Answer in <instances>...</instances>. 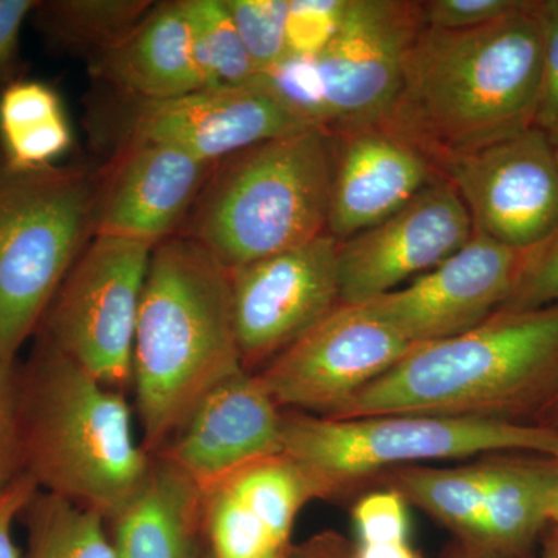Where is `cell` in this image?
<instances>
[{"mask_svg": "<svg viewBox=\"0 0 558 558\" xmlns=\"http://www.w3.org/2000/svg\"><path fill=\"white\" fill-rule=\"evenodd\" d=\"M542 0L470 31L425 27L379 126L440 165L534 126L542 89Z\"/></svg>", "mask_w": 558, "mask_h": 558, "instance_id": "cell-1", "label": "cell"}, {"mask_svg": "<svg viewBox=\"0 0 558 558\" xmlns=\"http://www.w3.org/2000/svg\"><path fill=\"white\" fill-rule=\"evenodd\" d=\"M558 396V304L497 312L451 339L417 344L330 418L379 414L537 421Z\"/></svg>", "mask_w": 558, "mask_h": 558, "instance_id": "cell-2", "label": "cell"}, {"mask_svg": "<svg viewBox=\"0 0 558 558\" xmlns=\"http://www.w3.org/2000/svg\"><path fill=\"white\" fill-rule=\"evenodd\" d=\"M241 371L230 271L183 234L160 242L150 255L132 349L145 450L163 449L209 389Z\"/></svg>", "mask_w": 558, "mask_h": 558, "instance_id": "cell-3", "label": "cell"}, {"mask_svg": "<svg viewBox=\"0 0 558 558\" xmlns=\"http://www.w3.org/2000/svg\"><path fill=\"white\" fill-rule=\"evenodd\" d=\"M22 470L40 492L116 519L148 476L123 391L106 387L40 339L20 377Z\"/></svg>", "mask_w": 558, "mask_h": 558, "instance_id": "cell-4", "label": "cell"}, {"mask_svg": "<svg viewBox=\"0 0 558 558\" xmlns=\"http://www.w3.org/2000/svg\"><path fill=\"white\" fill-rule=\"evenodd\" d=\"M333 135L303 128L213 167L183 236L227 270L307 244L328 230Z\"/></svg>", "mask_w": 558, "mask_h": 558, "instance_id": "cell-5", "label": "cell"}, {"mask_svg": "<svg viewBox=\"0 0 558 558\" xmlns=\"http://www.w3.org/2000/svg\"><path fill=\"white\" fill-rule=\"evenodd\" d=\"M282 453L306 472L318 498H330L371 476L432 461L499 453L558 459V429L432 414L330 418L289 411Z\"/></svg>", "mask_w": 558, "mask_h": 558, "instance_id": "cell-6", "label": "cell"}, {"mask_svg": "<svg viewBox=\"0 0 558 558\" xmlns=\"http://www.w3.org/2000/svg\"><path fill=\"white\" fill-rule=\"evenodd\" d=\"M97 202L83 171H16L0 161V360L7 365L40 328L94 236Z\"/></svg>", "mask_w": 558, "mask_h": 558, "instance_id": "cell-7", "label": "cell"}, {"mask_svg": "<svg viewBox=\"0 0 558 558\" xmlns=\"http://www.w3.org/2000/svg\"><path fill=\"white\" fill-rule=\"evenodd\" d=\"M153 245L94 236L62 281L40 339L106 387L132 385V349Z\"/></svg>", "mask_w": 558, "mask_h": 558, "instance_id": "cell-8", "label": "cell"}, {"mask_svg": "<svg viewBox=\"0 0 558 558\" xmlns=\"http://www.w3.org/2000/svg\"><path fill=\"white\" fill-rule=\"evenodd\" d=\"M424 28L421 2L347 0L336 35L315 57L330 132L387 119Z\"/></svg>", "mask_w": 558, "mask_h": 558, "instance_id": "cell-9", "label": "cell"}, {"mask_svg": "<svg viewBox=\"0 0 558 558\" xmlns=\"http://www.w3.org/2000/svg\"><path fill=\"white\" fill-rule=\"evenodd\" d=\"M468 208L473 230L527 252L558 227L557 146L532 126L440 165Z\"/></svg>", "mask_w": 558, "mask_h": 558, "instance_id": "cell-10", "label": "cell"}, {"mask_svg": "<svg viewBox=\"0 0 558 558\" xmlns=\"http://www.w3.org/2000/svg\"><path fill=\"white\" fill-rule=\"evenodd\" d=\"M411 348L362 306L340 304L253 374L279 409L328 417L391 369Z\"/></svg>", "mask_w": 558, "mask_h": 558, "instance_id": "cell-11", "label": "cell"}, {"mask_svg": "<svg viewBox=\"0 0 558 558\" xmlns=\"http://www.w3.org/2000/svg\"><path fill=\"white\" fill-rule=\"evenodd\" d=\"M337 248L339 242L325 233L230 271L245 371L264 368L340 306Z\"/></svg>", "mask_w": 558, "mask_h": 558, "instance_id": "cell-12", "label": "cell"}, {"mask_svg": "<svg viewBox=\"0 0 558 558\" xmlns=\"http://www.w3.org/2000/svg\"><path fill=\"white\" fill-rule=\"evenodd\" d=\"M473 233L464 202L439 175L395 215L339 242L340 303L359 306L409 284L464 247Z\"/></svg>", "mask_w": 558, "mask_h": 558, "instance_id": "cell-13", "label": "cell"}, {"mask_svg": "<svg viewBox=\"0 0 558 558\" xmlns=\"http://www.w3.org/2000/svg\"><path fill=\"white\" fill-rule=\"evenodd\" d=\"M523 252L475 231L435 269L379 299L359 304L410 344L469 332L497 314L515 288Z\"/></svg>", "mask_w": 558, "mask_h": 558, "instance_id": "cell-14", "label": "cell"}, {"mask_svg": "<svg viewBox=\"0 0 558 558\" xmlns=\"http://www.w3.org/2000/svg\"><path fill=\"white\" fill-rule=\"evenodd\" d=\"M131 105L128 143H163L211 165L311 126L281 101L263 75L240 87L201 89L165 101L131 100Z\"/></svg>", "mask_w": 558, "mask_h": 558, "instance_id": "cell-15", "label": "cell"}, {"mask_svg": "<svg viewBox=\"0 0 558 558\" xmlns=\"http://www.w3.org/2000/svg\"><path fill=\"white\" fill-rule=\"evenodd\" d=\"M282 414L256 374L241 371L209 389L156 454L204 494L238 470L282 453Z\"/></svg>", "mask_w": 558, "mask_h": 558, "instance_id": "cell-16", "label": "cell"}, {"mask_svg": "<svg viewBox=\"0 0 558 558\" xmlns=\"http://www.w3.org/2000/svg\"><path fill=\"white\" fill-rule=\"evenodd\" d=\"M312 499H318L317 487L284 453L238 470L204 492L205 554L269 558L288 549L296 517Z\"/></svg>", "mask_w": 558, "mask_h": 558, "instance_id": "cell-17", "label": "cell"}, {"mask_svg": "<svg viewBox=\"0 0 558 558\" xmlns=\"http://www.w3.org/2000/svg\"><path fill=\"white\" fill-rule=\"evenodd\" d=\"M328 230L343 242L410 204L439 178L435 163L384 126L332 132Z\"/></svg>", "mask_w": 558, "mask_h": 558, "instance_id": "cell-18", "label": "cell"}, {"mask_svg": "<svg viewBox=\"0 0 558 558\" xmlns=\"http://www.w3.org/2000/svg\"><path fill=\"white\" fill-rule=\"evenodd\" d=\"M215 165L175 146L130 142L95 209L94 236L157 244L174 236Z\"/></svg>", "mask_w": 558, "mask_h": 558, "instance_id": "cell-19", "label": "cell"}, {"mask_svg": "<svg viewBox=\"0 0 558 558\" xmlns=\"http://www.w3.org/2000/svg\"><path fill=\"white\" fill-rule=\"evenodd\" d=\"M89 72L130 100L165 101L204 89L182 0L154 3L126 38L89 58Z\"/></svg>", "mask_w": 558, "mask_h": 558, "instance_id": "cell-20", "label": "cell"}, {"mask_svg": "<svg viewBox=\"0 0 558 558\" xmlns=\"http://www.w3.org/2000/svg\"><path fill=\"white\" fill-rule=\"evenodd\" d=\"M204 494L168 459L153 454L145 483L108 523L117 558H204Z\"/></svg>", "mask_w": 558, "mask_h": 558, "instance_id": "cell-21", "label": "cell"}, {"mask_svg": "<svg viewBox=\"0 0 558 558\" xmlns=\"http://www.w3.org/2000/svg\"><path fill=\"white\" fill-rule=\"evenodd\" d=\"M475 537L464 548L495 558L523 556L550 523L558 459L492 458Z\"/></svg>", "mask_w": 558, "mask_h": 558, "instance_id": "cell-22", "label": "cell"}, {"mask_svg": "<svg viewBox=\"0 0 558 558\" xmlns=\"http://www.w3.org/2000/svg\"><path fill=\"white\" fill-rule=\"evenodd\" d=\"M72 128L60 95L43 81L10 83L0 94V142L11 170L38 171L72 146Z\"/></svg>", "mask_w": 558, "mask_h": 558, "instance_id": "cell-23", "label": "cell"}, {"mask_svg": "<svg viewBox=\"0 0 558 558\" xmlns=\"http://www.w3.org/2000/svg\"><path fill=\"white\" fill-rule=\"evenodd\" d=\"M387 480L409 505L454 532L461 546L472 543L486 494L487 461L458 468L410 465L389 470Z\"/></svg>", "mask_w": 558, "mask_h": 558, "instance_id": "cell-24", "label": "cell"}, {"mask_svg": "<svg viewBox=\"0 0 558 558\" xmlns=\"http://www.w3.org/2000/svg\"><path fill=\"white\" fill-rule=\"evenodd\" d=\"M153 7L149 0H49L33 14L51 44L90 58L126 38Z\"/></svg>", "mask_w": 558, "mask_h": 558, "instance_id": "cell-25", "label": "cell"}, {"mask_svg": "<svg viewBox=\"0 0 558 558\" xmlns=\"http://www.w3.org/2000/svg\"><path fill=\"white\" fill-rule=\"evenodd\" d=\"M22 517L27 527L22 558H117L106 521L68 499L39 490Z\"/></svg>", "mask_w": 558, "mask_h": 558, "instance_id": "cell-26", "label": "cell"}, {"mask_svg": "<svg viewBox=\"0 0 558 558\" xmlns=\"http://www.w3.org/2000/svg\"><path fill=\"white\" fill-rule=\"evenodd\" d=\"M204 89L240 87L258 78L223 0H182Z\"/></svg>", "mask_w": 558, "mask_h": 558, "instance_id": "cell-27", "label": "cell"}, {"mask_svg": "<svg viewBox=\"0 0 558 558\" xmlns=\"http://www.w3.org/2000/svg\"><path fill=\"white\" fill-rule=\"evenodd\" d=\"M259 75L289 54V0H223Z\"/></svg>", "mask_w": 558, "mask_h": 558, "instance_id": "cell-28", "label": "cell"}, {"mask_svg": "<svg viewBox=\"0 0 558 558\" xmlns=\"http://www.w3.org/2000/svg\"><path fill=\"white\" fill-rule=\"evenodd\" d=\"M558 304V227L542 244L523 252L515 288L498 312L542 310Z\"/></svg>", "mask_w": 558, "mask_h": 558, "instance_id": "cell-29", "label": "cell"}, {"mask_svg": "<svg viewBox=\"0 0 558 558\" xmlns=\"http://www.w3.org/2000/svg\"><path fill=\"white\" fill-rule=\"evenodd\" d=\"M263 76L269 81L281 101L304 123L328 130L315 57L288 54L277 68Z\"/></svg>", "mask_w": 558, "mask_h": 558, "instance_id": "cell-30", "label": "cell"}, {"mask_svg": "<svg viewBox=\"0 0 558 558\" xmlns=\"http://www.w3.org/2000/svg\"><path fill=\"white\" fill-rule=\"evenodd\" d=\"M347 0H289V54L317 57L339 28Z\"/></svg>", "mask_w": 558, "mask_h": 558, "instance_id": "cell-31", "label": "cell"}, {"mask_svg": "<svg viewBox=\"0 0 558 558\" xmlns=\"http://www.w3.org/2000/svg\"><path fill=\"white\" fill-rule=\"evenodd\" d=\"M352 519L357 529V543L362 545L409 542V502L395 488L373 492L360 499L352 510Z\"/></svg>", "mask_w": 558, "mask_h": 558, "instance_id": "cell-32", "label": "cell"}, {"mask_svg": "<svg viewBox=\"0 0 558 558\" xmlns=\"http://www.w3.org/2000/svg\"><path fill=\"white\" fill-rule=\"evenodd\" d=\"M542 89L534 126L558 146V0H542Z\"/></svg>", "mask_w": 558, "mask_h": 558, "instance_id": "cell-33", "label": "cell"}, {"mask_svg": "<svg viewBox=\"0 0 558 558\" xmlns=\"http://www.w3.org/2000/svg\"><path fill=\"white\" fill-rule=\"evenodd\" d=\"M521 0H428L422 3L425 27L457 32L483 27L501 20Z\"/></svg>", "mask_w": 558, "mask_h": 558, "instance_id": "cell-34", "label": "cell"}, {"mask_svg": "<svg viewBox=\"0 0 558 558\" xmlns=\"http://www.w3.org/2000/svg\"><path fill=\"white\" fill-rule=\"evenodd\" d=\"M22 472L20 377L0 360V488Z\"/></svg>", "mask_w": 558, "mask_h": 558, "instance_id": "cell-35", "label": "cell"}, {"mask_svg": "<svg viewBox=\"0 0 558 558\" xmlns=\"http://www.w3.org/2000/svg\"><path fill=\"white\" fill-rule=\"evenodd\" d=\"M38 492L39 487L25 472L0 488V558H22L14 542L13 526Z\"/></svg>", "mask_w": 558, "mask_h": 558, "instance_id": "cell-36", "label": "cell"}, {"mask_svg": "<svg viewBox=\"0 0 558 558\" xmlns=\"http://www.w3.org/2000/svg\"><path fill=\"white\" fill-rule=\"evenodd\" d=\"M36 5V0H0V83L13 72L22 27Z\"/></svg>", "mask_w": 558, "mask_h": 558, "instance_id": "cell-37", "label": "cell"}, {"mask_svg": "<svg viewBox=\"0 0 558 558\" xmlns=\"http://www.w3.org/2000/svg\"><path fill=\"white\" fill-rule=\"evenodd\" d=\"M288 558H354V543L336 531H323L290 545Z\"/></svg>", "mask_w": 558, "mask_h": 558, "instance_id": "cell-38", "label": "cell"}, {"mask_svg": "<svg viewBox=\"0 0 558 558\" xmlns=\"http://www.w3.org/2000/svg\"><path fill=\"white\" fill-rule=\"evenodd\" d=\"M354 558H418L410 542L377 543L362 545L354 543Z\"/></svg>", "mask_w": 558, "mask_h": 558, "instance_id": "cell-39", "label": "cell"}, {"mask_svg": "<svg viewBox=\"0 0 558 558\" xmlns=\"http://www.w3.org/2000/svg\"><path fill=\"white\" fill-rule=\"evenodd\" d=\"M538 425H546L558 429V396L550 402L548 409L538 418Z\"/></svg>", "mask_w": 558, "mask_h": 558, "instance_id": "cell-40", "label": "cell"}, {"mask_svg": "<svg viewBox=\"0 0 558 558\" xmlns=\"http://www.w3.org/2000/svg\"><path fill=\"white\" fill-rule=\"evenodd\" d=\"M542 558H558V526L554 524L553 531L546 538L545 546H543Z\"/></svg>", "mask_w": 558, "mask_h": 558, "instance_id": "cell-41", "label": "cell"}, {"mask_svg": "<svg viewBox=\"0 0 558 558\" xmlns=\"http://www.w3.org/2000/svg\"><path fill=\"white\" fill-rule=\"evenodd\" d=\"M446 558H495L490 556H484V554L476 553V550L464 548V546L459 545L457 550L447 556Z\"/></svg>", "mask_w": 558, "mask_h": 558, "instance_id": "cell-42", "label": "cell"}, {"mask_svg": "<svg viewBox=\"0 0 558 558\" xmlns=\"http://www.w3.org/2000/svg\"><path fill=\"white\" fill-rule=\"evenodd\" d=\"M550 523L557 524L558 526V486L556 497H554L553 509H550Z\"/></svg>", "mask_w": 558, "mask_h": 558, "instance_id": "cell-43", "label": "cell"}, {"mask_svg": "<svg viewBox=\"0 0 558 558\" xmlns=\"http://www.w3.org/2000/svg\"><path fill=\"white\" fill-rule=\"evenodd\" d=\"M289 549H290V546L288 549L281 550V553L275 554V556H271L269 558H288ZM204 558H211V557H208L207 554H204Z\"/></svg>", "mask_w": 558, "mask_h": 558, "instance_id": "cell-44", "label": "cell"}, {"mask_svg": "<svg viewBox=\"0 0 558 558\" xmlns=\"http://www.w3.org/2000/svg\"><path fill=\"white\" fill-rule=\"evenodd\" d=\"M557 156H558V146H557Z\"/></svg>", "mask_w": 558, "mask_h": 558, "instance_id": "cell-45", "label": "cell"}]
</instances>
